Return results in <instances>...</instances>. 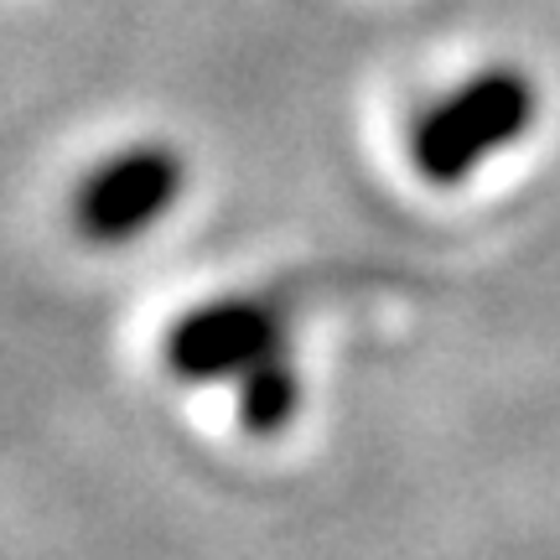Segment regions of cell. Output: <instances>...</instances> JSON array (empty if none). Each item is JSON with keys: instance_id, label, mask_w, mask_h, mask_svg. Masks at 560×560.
<instances>
[{"instance_id": "3957f363", "label": "cell", "mask_w": 560, "mask_h": 560, "mask_svg": "<svg viewBox=\"0 0 560 560\" xmlns=\"http://www.w3.org/2000/svg\"><path fill=\"white\" fill-rule=\"evenodd\" d=\"M166 369L187 384H213L229 374H249L260 359L285 353V317L265 296H223L166 332Z\"/></svg>"}, {"instance_id": "7a4b0ae2", "label": "cell", "mask_w": 560, "mask_h": 560, "mask_svg": "<svg viewBox=\"0 0 560 560\" xmlns=\"http://www.w3.org/2000/svg\"><path fill=\"white\" fill-rule=\"evenodd\" d=\"M182 182H187V161L166 140L130 145L104 161L100 172H89V182L79 187L73 202L79 234L94 244H130L182 198Z\"/></svg>"}, {"instance_id": "277c9868", "label": "cell", "mask_w": 560, "mask_h": 560, "mask_svg": "<svg viewBox=\"0 0 560 560\" xmlns=\"http://www.w3.org/2000/svg\"><path fill=\"white\" fill-rule=\"evenodd\" d=\"M301 405V380L285 353L260 359L249 374H240V420L255 436H276Z\"/></svg>"}, {"instance_id": "6da1fadb", "label": "cell", "mask_w": 560, "mask_h": 560, "mask_svg": "<svg viewBox=\"0 0 560 560\" xmlns=\"http://www.w3.org/2000/svg\"><path fill=\"white\" fill-rule=\"evenodd\" d=\"M540 94L529 73L520 68H488L478 79H467L457 94H446L436 109H425L410 136L416 172L436 187L472 177L482 161L503 151L509 140H520L535 125Z\"/></svg>"}]
</instances>
